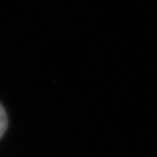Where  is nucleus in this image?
<instances>
[{
	"mask_svg": "<svg viewBox=\"0 0 157 157\" xmlns=\"http://www.w3.org/2000/svg\"><path fill=\"white\" fill-rule=\"evenodd\" d=\"M8 126V118H7V113H6L4 106L0 104V139L4 136L6 129Z\"/></svg>",
	"mask_w": 157,
	"mask_h": 157,
	"instance_id": "f257e3e1",
	"label": "nucleus"
}]
</instances>
